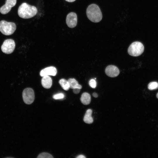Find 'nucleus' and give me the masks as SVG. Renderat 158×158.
I'll use <instances>...</instances> for the list:
<instances>
[{
    "label": "nucleus",
    "instance_id": "obj_1",
    "mask_svg": "<svg viewBox=\"0 0 158 158\" xmlns=\"http://www.w3.org/2000/svg\"><path fill=\"white\" fill-rule=\"evenodd\" d=\"M37 8L26 3H23L19 7L18 14L19 17L24 19H28L35 16L37 13Z\"/></svg>",
    "mask_w": 158,
    "mask_h": 158
},
{
    "label": "nucleus",
    "instance_id": "obj_2",
    "mask_svg": "<svg viewBox=\"0 0 158 158\" xmlns=\"http://www.w3.org/2000/svg\"><path fill=\"white\" fill-rule=\"evenodd\" d=\"M86 14L88 18L94 23L100 21L102 17L99 8L95 4H91L88 6L86 10Z\"/></svg>",
    "mask_w": 158,
    "mask_h": 158
},
{
    "label": "nucleus",
    "instance_id": "obj_3",
    "mask_svg": "<svg viewBox=\"0 0 158 158\" xmlns=\"http://www.w3.org/2000/svg\"><path fill=\"white\" fill-rule=\"evenodd\" d=\"M16 24L12 22L4 20L0 21V31L4 35H9L12 34L16 29Z\"/></svg>",
    "mask_w": 158,
    "mask_h": 158
},
{
    "label": "nucleus",
    "instance_id": "obj_4",
    "mask_svg": "<svg viewBox=\"0 0 158 158\" xmlns=\"http://www.w3.org/2000/svg\"><path fill=\"white\" fill-rule=\"evenodd\" d=\"M144 49V46L141 42H135L130 45L128 49V52L130 56H137L143 53Z\"/></svg>",
    "mask_w": 158,
    "mask_h": 158
},
{
    "label": "nucleus",
    "instance_id": "obj_5",
    "mask_svg": "<svg viewBox=\"0 0 158 158\" xmlns=\"http://www.w3.org/2000/svg\"><path fill=\"white\" fill-rule=\"evenodd\" d=\"M15 47V43L12 39H8L4 40L1 48L2 51L4 53L9 54L12 53Z\"/></svg>",
    "mask_w": 158,
    "mask_h": 158
},
{
    "label": "nucleus",
    "instance_id": "obj_6",
    "mask_svg": "<svg viewBox=\"0 0 158 158\" xmlns=\"http://www.w3.org/2000/svg\"><path fill=\"white\" fill-rule=\"evenodd\" d=\"M22 96L24 102L28 104L32 103L35 99L34 92L31 88H25L23 91Z\"/></svg>",
    "mask_w": 158,
    "mask_h": 158
},
{
    "label": "nucleus",
    "instance_id": "obj_7",
    "mask_svg": "<svg viewBox=\"0 0 158 158\" xmlns=\"http://www.w3.org/2000/svg\"><path fill=\"white\" fill-rule=\"evenodd\" d=\"M66 23L69 27L71 28L75 27L77 23V16L76 13L73 12L69 13L66 17Z\"/></svg>",
    "mask_w": 158,
    "mask_h": 158
},
{
    "label": "nucleus",
    "instance_id": "obj_8",
    "mask_svg": "<svg viewBox=\"0 0 158 158\" xmlns=\"http://www.w3.org/2000/svg\"><path fill=\"white\" fill-rule=\"evenodd\" d=\"M16 2L17 0H6L5 4L0 8V12L3 14L7 13L16 5Z\"/></svg>",
    "mask_w": 158,
    "mask_h": 158
},
{
    "label": "nucleus",
    "instance_id": "obj_9",
    "mask_svg": "<svg viewBox=\"0 0 158 158\" xmlns=\"http://www.w3.org/2000/svg\"><path fill=\"white\" fill-rule=\"evenodd\" d=\"M105 73L106 75L109 77H115L119 75L120 71L118 68L116 66L110 65L106 68Z\"/></svg>",
    "mask_w": 158,
    "mask_h": 158
},
{
    "label": "nucleus",
    "instance_id": "obj_10",
    "mask_svg": "<svg viewBox=\"0 0 158 158\" xmlns=\"http://www.w3.org/2000/svg\"><path fill=\"white\" fill-rule=\"evenodd\" d=\"M57 72L56 69L53 66L47 67L42 70L40 72V75L42 77L45 75H56Z\"/></svg>",
    "mask_w": 158,
    "mask_h": 158
},
{
    "label": "nucleus",
    "instance_id": "obj_11",
    "mask_svg": "<svg viewBox=\"0 0 158 158\" xmlns=\"http://www.w3.org/2000/svg\"><path fill=\"white\" fill-rule=\"evenodd\" d=\"M41 83L43 87L46 89L50 88L52 85V80L49 75H45L42 77Z\"/></svg>",
    "mask_w": 158,
    "mask_h": 158
},
{
    "label": "nucleus",
    "instance_id": "obj_12",
    "mask_svg": "<svg viewBox=\"0 0 158 158\" xmlns=\"http://www.w3.org/2000/svg\"><path fill=\"white\" fill-rule=\"evenodd\" d=\"M92 111L91 109H88L85 115L83 121L86 123L91 124L93 121V119L91 116Z\"/></svg>",
    "mask_w": 158,
    "mask_h": 158
},
{
    "label": "nucleus",
    "instance_id": "obj_13",
    "mask_svg": "<svg viewBox=\"0 0 158 158\" xmlns=\"http://www.w3.org/2000/svg\"><path fill=\"white\" fill-rule=\"evenodd\" d=\"M81 102L85 105L89 104L91 102V96L87 92H84L82 94L80 97Z\"/></svg>",
    "mask_w": 158,
    "mask_h": 158
},
{
    "label": "nucleus",
    "instance_id": "obj_14",
    "mask_svg": "<svg viewBox=\"0 0 158 158\" xmlns=\"http://www.w3.org/2000/svg\"><path fill=\"white\" fill-rule=\"evenodd\" d=\"M70 88L74 89L76 88L81 89L82 88L81 85L79 84L78 81L74 78H69L68 80Z\"/></svg>",
    "mask_w": 158,
    "mask_h": 158
},
{
    "label": "nucleus",
    "instance_id": "obj_15",
    "mask_svg": "<svg viewBox=\"0 0 158 158\" xmlns=\"http://www.w3.org/2000/svg\"><path fill=\"white\" fill-rule=\"evenodd\" d=\"M59 83L62 87L65 90H68L70 86L68 80L64 79H61L59 81Z\"/></svg>",
    "mask_w": 158,
    "mask_h": 158
},
{
    "label": "nucleus",
    "instance_id": "obj_16",
    "mask_svg": "<svg viewBox=\"0 0 158 158\" xmlns=\"http://www.w3.org/2000/svg\"><path fill=\"white\" fill-rule=\"evenodd\" d=\"M148 88L150 90H155L158 88V83L156 82H152L148 85Z\"/></svg>",
    "mask_w": 158,
    "mask_h": 158
},
{
    "label": "nucleus",
    "instance_id": "obj_17",
    "mask_svg": "<svg viewBox=\"0 0 158 158\" xmlns=\"http://www.w3.org/2000/svg\"><path fill=\"white\" fill-rule=\"evenodd\" d=\"M53 157L51 154L47 152H42L39 154L38 158H53Z\"/></svg>",
    "mask_w": 158,
    "mask_h": 158
},
{
    "label": "nucleus",
    "instance_id": "obj_18",
    "mask_svg": "<svg viewBox=\"0 0 158 158\" xmlns=\"http://www.w3.org/2000/svg\"><path fill=\"white\" fill-rule=\"evenodd\" d=\"M64 97V94L62 93L56 94L53 95V98L55 99H61Z\"/></svg>",
    "mask_w": 158,
    "mask_h": 158
},
{
    "label": "nucleus",
    "instance_id": "obj_19",
    "mask_svg": "<svg viewBox=\"0 0 158 158\" xmlns=\"http://www.w3.org/2000/svg\"><path fill=\"white\" fill-rule=\"evenodd\" d=\"M89 84L92 88H95L96 86V82L95 80L92 79L90 80Z\"/></svg>",
    "mask_w": 158,
    "mask_h": 158
},
{
    "label": "nucleus",
    "instance_id": "obj_20",
    "mask_svg": "<svg viewBox=\"0 0 158 158\" xmlns=\"http://www.w3.org/2000/svg\"><path fill=\"white\" fill-rule=\"evenodd\" d=\"M73 91L75 94L78 93L80 91V89L78 88L73 89Z\"/></svg>",
    "mask_w": 158,
    "mask_h": 158
},
{
    "label": "nucleus",
    "instance_id": "obj_21",
    "mask_svg": "<svg viewBox=\"0 0 158 158\" xmlns=\"http://www.w3.org/2000/svg\"><path fill=\"white\" fill-rule=\"evenodd\" d=\"M76 158H85V157L83 155H80L78 156L77 157H76Z\"/></svg>",
    "mask_w": 158,
    "mask_h": 158
},
{
    "label": "nucleus",
    "instance_id": "obj_22",
    "mask_svg": "<svg viewBox=\"0 0 158 158\" xmlns=\"http://www.w3.org/2000/svg\"><path fill=\"white\" fill-rule=\"evenodd\" d=\"M92 95L93 97H94L95 98H97L98 97V95L95 92H94L92 94Z\"/></svg>",
    "mask_w": 158,
    "mask_h": 158
},
{
    "label": "nucleus",
    "instance_id": "obj_23",
    "mask_svg": "<svg viewBox=\"0 0 158 158\" xmlns=\"http://www.w3.org/2000/svg\"><path fill=\"white\" fill-rule=\"evenodd\" d=\"M66 1L69 2H72L74 1L75 0H65Z\"/></svg>",
    "mask_w": 158,
    "mask_h": 158
},
{
    "label": "nucleus",
    "instance_id": "obj_24",
    "mask_svg": "<svg viewBox=\"0 0 158 158\" xmlns=\"http://www.w3.org/2000/svg\"><path fill=\"white\" fill-rule=\"evenodd\" d=\"M156 96H157V98L158 99V92L157 93L156 95Z\"/></svg>",
    "mask_w": 158,
    "mask_h": 158
}]
</instances>
